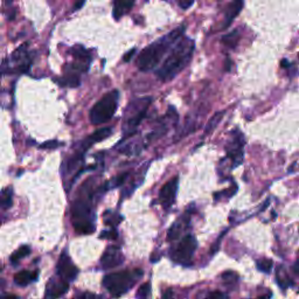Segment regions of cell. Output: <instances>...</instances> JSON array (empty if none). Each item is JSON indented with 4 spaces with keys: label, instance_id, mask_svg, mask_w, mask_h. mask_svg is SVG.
Wrapping results in <instances>:
<instances>
[{
    "label": "cell",
    "instance_id": "cell-1",
    "mask_svg": "<svg viewBox=\"0 0 299 299\" xmlns=\"http://www.w3.org/2000/svg\"><path fill=\"white\" fill-rule=\"evenodd\" d=\"M186 26H179L174 28L167 34H165L161 38L155 40L154 42L150 44L149 46L143 49L139 53L136 66L141 72L148 73L150 71L157 69L159 63L162 61L164 56L171 52V49L174 47V45L184 36Z\"/></svg>",
    "mask_w": 299,
    "mask_h": 299
},
{
    "label": "cell",
    "instance_id": "cell-2",
    "mask_svg": "<svg viewBox=\"0 0 299 299\" xmlns=\"http://www.w3.org/2000/svg\"><path fill=\"white\" fill-rule=\"evenodd\" d=\"M195 51V42L188 36H182L174 47L168 53L167 58L158 69H155V76L161 82L173 79L175 76L184 71L191 62Z\"/></svg>",
    "mask_w": 299,
    "mask_h": 299
},
{
    "label": "cell",
    "instance_id": "cell-3",
    "mask_svg": "<svg viewBox=\"0 0 299 299\" xmlns=\"http://www.w3.org/2000/svg\"><path fill=\"white\" fill-rule=\"evenodd\" d=\"M72 222L78 234L88 235L95 231V213L91 208L90 197L82 195L74 201L72 207Z\"/></svg>",
    "mask_w": 299,
    "mask_h": 299
},
{
    "label": "cell",
    "instance_id": "cell-4",
    "mask_svg": "<svg viewBox=\"0 0 299 299\" xmlns=\"http://www.w3.org/2000/svg\"><path fill=\"white\" fill-rule=\"evenodd\" d=\"M143 274L144 272L141 269L112 272L105 276L103 285L112 296L121 297L134 288V285L143 277Z\"/></svg>",
    "mask_w": 299,
    "mask_h": 299
},
{
    "label": "cell",
    "instance_id": "cell-5",
    "mask_svg": "<svg viewBox=\"0 0 299 299\" xmlns=\"http://www.w3.org/2000/svg\"><path fill=\"white\" fill-rule=\"evenodd\" d=\"M151 97L137 98L132 101L126 108L125 118L123 123V135L124 139L130 137L137 131L138 126L141 125L143 119L145 118L146 112L149 110V106L151 105Z\"/></svg>",
    "mask_w": 299,
    "mask_h": 299
},
{
    "label": "cell",
    "instance_id": "cell-6",
    "mask_svg": "<svg viewBox=\"0 0 299 299\" xmlns=\"http://www.w3.org/2000/svg\"><path fill=\"white\" fill-rule=\"evenodd\" d=\"M119 91L112 90L105 94L96 104L92 106L89 118L91 124L101 125L103 123L109 122L114 117L118 108Z\"/></svg>",
    "mask_w": 299,
    "mask_h": 299
},
{
    "label": "cell",
    "instance_id": "cell-7",
    "mask_svg": "<svg viewBox=\"0 0 299 299\" xmlns=\"http://www.w3.org/2000/svg\"><path fill=\"white\" fill-rule=\"evenodd\" d=\"M244 144L245 139L242 132L238 129L231 131L230 138L225 145V152H227L228 158L230 159L234 167H236L243 161L244 158Z\"/></svg>",
    "mask_w": 299,
    "mask_h": 299
},
{
    "label": "cell",
    "instance_id": "cell-8",
    "mask_svg": "<svg viewBox=\"0 0 299 299\" xmlns=\"http://www.w3.org/2000/svg\"><path fill=\"white\" fill-rule=\"evenodd\" d=\"M198 242L195 240L193 235H186L184 238H181L179 242L177 248L173 251V260L182 265H189L193 258V255L197 250Z\"/></svg>",
    "mask_w": 299,
    "mask_h": 299
},
{
    "label": "cell",
    "instance_id": "cell-9",
    "mask_svg": "<svg viewBox=\"0 0 299 299\" xmlns=\"http://www.w3.org/2000/svg\"><path fill=\"white\" fill-rule=\"evenodd\" d=\"M27 44L20 46L16 51L13 53L11 56V60L8 59V61L11 62L9 65H2V71H5L6 68L8 69L7 73H28L29 68H31V56H29Z\"/></svg>",
    "mask_w": 299,
    "mask_h": 299
},
{
    "label": "cell",
    "instance_id": "cell-10",
    "mask_svg": "<svg viewBox=\"0 0 299 299\" xmlns=\"http://www.w3.org/2000/svg\"><path fill=\"white\" fill-rule=\"evenodd\" d=\"M56 272H58V275L62 280L67 281L68 283L75 281L76 277H77L78 269L73 263L71 256H69L68 251L66 250V249L62 251V254L60 255L58 265H56Z\"/></svg>",
    "mask_w": 299,
    "mask_h": 299
},
{
    "label": "cell",
    "instance_id": "cell-11",
    "mask_svg": "<svg viewBox=\"0 0 299 299\" xmlns=\"http://www.w3.org/2000/svg\"><path fill=\"white\" fill-rule=\"evenodd\" d=\"M178 186L179 178L174 177L161 187L160 193H159V200H160V204L165 209L171 208L174 205L175 198H177Z\"/></svg>",
    "mask_w": 299,
    "mask_h": 299
},
{
    "label": "cell",
    "instance_id": "cell-12",
    "mask_svg": "<svg viewBox=\"0 0 299 299\" xmlns=\"http://www.w3.org/2000/svg\"><path fill=\"white\" fill-rule=\"evenodd\" d=\"M124 263V255L121 249L115 245H110L105 249L101 257V265L103 269H112Z\"/></svg>",
    "mask_w": 299,
    "mask_h": 299
},
{
    "label": "cell",
    "instance_id": "cell-13",
    "mask_svg": "<svg viewBox=\"0 0 299 299\" xmlns=\"http://www.w3.org/2000/svg\"><path fill=\"white\" fill-rule=\"evenodd\" d=\"M69 289V283L62 280L60 276L52 277L47 283L45 291V299H58L66 294Z\"/></svg>",
    "mask_w": 299,
    "mask_h": 299
},
{
    "label": "cell",
    "instance_id": "cell-14",
    "mask_svg": "<svg viewBox=\"0 0 299 299\" xmlns=\"http://www.w3.org/2000/svg\"><path fill=\"white\" fill-rule=\"evenodd\" d=\"M242 8H243V0H232L230 4L228 5L224 13V28H227L234 21V19L240 14Z\"/></svg>",
    "mask_w": 299,
    "mask_h": 299
},
{
    "label": "cell",
    "instance_id": "cell-15",
    "mask_svg": "<svg viewBox=\"0 0 299 299\" xmlns=\"http://www.w3.org/2000/svg\"><path fill=\"white\" fill-rule=\"evenodd\" d=\"M135 5V0H114V18L119 20L128 14Z\"/></svg>",
    "mask_w": 299,
    "mask_h": 299
},
{
    "label": "cell",
    "instance_id": "cell-16",
    "mask_svg": "<svg viewBox=\"0 0 299 299\" xmlns=\"http://www.w3.org/2000/svg\"><path fill=\"white\" fill-rule=\"evenodd\" d=\"M38 271H28V270H22L15 274L14 276V283L19 287H26V285L33 283L38 280Z\"/></svg>",
    "mask_w": 299,
    "mask_h": 299
},
{
    "label": "cell",
    "instance_id": "cell-17",
    "mask_svg": "<svg viewBox=\"0 0 299 299\" xmlns=\"http://www.w3.org/2000/svg\"><path fill=\"white\" fill-rule=\"evenodd\" d=\"M112 132H114V129L112 128H102L96 130L94 134H91L89 137L85 138V141L88 142V144H90L91 146L96 144V143H99L104 139L109 138L111 136Z\"/></svg>",
    "mask_w": 299,
    "mask_h": 299
},
{
    "label": "cell",
    "instance_id": "cell-18",
    "mask_svg": "<svg viewBox=\"0 0 299 299\" xmlns=\"http://www.w3.org/2000/svg\"><path fill=\"white\" fill-rule=\"evenodd\" d=\"M238 41H240V33H238V31H236V29L230 33H228V34H225L224 36H222V39H221L222 44H224L225 47L231 48V49H234L235 47H236Z\"/></svg>",
    "mask_w": 299,
    "mask_h": 299
},
{
    "label": "cell",
    "instance_id": "cell-19",
    "mask_svg": "<svg viewBox=\"0 0 299 299\" xmlns=\"http://www.w3.org/2000/svg\"><path fill=\"white\" fill-rule=\"evenodd\" d=\"M225 112L224 111H219L215 115H213L211 119L207 122V124H206L205 128V135H211L213 131L215 130V129L218 128V125L220 124L222 117H224Z\"/></svg>",
    "mask_w": 299,
    "mask_h": 299
},
{
    "label": "cell",
    "instance_id": "cell-20",
    "mask_svg": "<svg viewBox=\"0 0 299 299\" xmlns=\"http://www.w3.org/2000/svg\"><path fill=\"white\" fill-rule=\"evenodd\" d=\"M31 254V248L28 247V245H24V247L19 248L18 250L14 251L11 256V263L13 265H16L19 263L20 261L24 260L25 257H27V256Z\"/></svg>",
    "mask_w": 299,
    "mask_h": 299
},
{
    "label": "cell",
    "instance_id": "cell-21",
    "mask_svg": "<svg viewBox=\"0 0 299 299\" xmlns=\"http://www.w3.org/2000/svg\"><path fill=\"white\" fill-rule=\"evenodd\" d=\"M12 189L5 188L1 193V207L2 209H8L12 206Z\"/></svg>",
    "mask_w": 299,
    "mask_h": 299
},
{
    "label": "cell",
    "instance_id": "cell-22",
    "mask_svg": "<svg viewBox=\"0 0 299 299\" xmlns=\"http://www.w3.org/2000/svg\"><path fill=\"white\" fill-rule=\"evenodd\" d=\"M198 299H229V297L221 291H208L201 294Z\"/></svg>",
    "mask_w": 299,
    "mask_h": 299
},
{
    "label": "cell",
    "instance_id": "cell-23",
    "mask_svg": "<svg viewBox=\"0 0 299 299\" xmlns=\"http://www.w3.org/2000/svg\"><path fill=\"white\" fill-rule=\"evenodd\" d=\"M256 265H257V269L264 274H269L272 269V263L271 260H268V258H262V260H258L256 262Z\"/></svg>",
    "mask_w": 299,
    "mask_h": 299
},
{
    "label": "cell",
    "instance_id": "cell-24",
    "mask_svg": "<svg viewBox=\"0 0 299 299\" xmlns=\"http://www.w3.org/2000/svg\"><path fill=\"white\" fill-rule=\"evenodd\" d=\"M150 292H151V284L145 283L139 288V290L137 292V297L138 299H146L149 297Z\"/></svg>",
    "mask_w": 299,
    "mask_h": 299
},
{
    "label": "cell",
    "instance_id": "cell-25",
    "mask_svg": "<svg viewBox=\"0 0 299 299\" xmlns=\"http://www.w3.org/2000/svg\"><path fill=\"white\" fill-rule=\"evenodd\" d=\"M117 236H118V234H117V231H116V229L115 228H111V229H109V230H105V231H103L102 234H101V238H106V240H115V238H117Z\"/></svg>",
    "mask_w": 299,
    "mask_h": 299
},
{
    "label": "cell",
    "instance_id": "cell-26",
    "mask_svg": "<svg viewBox=\"0 0 299 299\" xmlns=\"http://www.w3.org/2000/svg\"><path fill=\"white\" fill-rule=\"evenodd\" d=\"M62 143H60L58 141H49V142H45L40 145V149H45V150H52V149H56L59 146H61Z\"/></svg>",
    "mask_w": 299,
    "mask_h": 299
},
{
    "label": "cell",
    "instance_id": "cell-27",
    "mask_svg": "<svg viewBox=\"0 0 299 299\" xmlns=\"http://www.w3.org/2000/svg\"><path fill=\"white\" fill-rule=\"evenodd\" d=\"M77 299H103L99 295L92 294V292H82L77 296Z\"/></svg>",
    "mask_w": 299,
    "mask_h": 299
},
{
    "label": "cell",
    "instance_id": "cell-28",
    "mask_svg": "<svg viewBox=\"0 0 299 299\" xmlns=\"http://www.w3.org/2000/svg\"><path fill=\"white\" fill-rule=\"evenodd\" d=\"M178 5L180 6V8L182 9H188L189 7H192L194 4V0H177Z\"/></svg>",
    "mask_w": 299,
    "mask_h": 299
},
{
    "label": "cell",
    "instance_id": "cell-29",
    "mask_svg": "<svg viewBox=\"0 0 299 299\" xmlns=\"http://www.w3.org/2000/svg\"><path fill=\"white\" fill-rule=\"evenodd\" d=\"M85 4V0H75L74 6H73V11H78L83 7V5Z\"/></svg>",
    "mask_w": 299,
    "mask_h": 299
},
{
    "label": "cell",
    "instance_id": "cell-30",
    "mask_svg": "<svg viewBox=\"0 0 299 299\" xmlns=\"http://www.w3.org/2000/svg\"><path fill=\"white\" fill-rule=\"evenodd\" d=\"M135 53H136V48H134V49H132V51L126 53L125 56H124V62H129V61H130V60L132 59V56L135 55Z\"/></svg>",
    "mask_w": 299,
    "mask_h": 299
},
{
    "label": "cell",
    "instance_id": "cell-31",
    "mask_svg": "<svg viewBox=\"0 0 299 299\" xmlns=\"http://www.w3.org/2000/svg\"><path fill=\"white\" fill-rule=\"evenodd\" d=\"M162 298H164V299H174L173 292H172L171 289H168V290H166L164 292V295H162Z\"/></svg>",
    "mask_w": 299,
    "mask_h": 299
},
{
    "label": "cell",
    "instance_id": "cell-32",
    "mask_svg": "<svg viewBox=\"0 0 299 299\" xmlns=\"http://www.w3.org/2000/svg\"><path fill=\"white\" fill-rule=\"evenodd\" d=\"M1 299H22V298H20V297H18V296L12 295V294H6V295L1 296Z\"/></svg>",
    "mask_w": 299,
    "mask_h": 299
},
{
    "label": "cell",
    "instance_id": "cell-33",
    "mask_svg": "<svg viewBox=\"0 0 299 299\" xmlns=\"http://www.w3.org/2000/svg\"><path fill=\"white\" fill-rule=\"evenodd\" d=\"M292 65H290V62L288 61V60H283V61H282V67L283 68H285V69H289L291 67Z\"/></svg>",
    "mask_w": 299,
    "mask_h": 299
},
{
    "label": "cell",
    "instance_id": "cell-34",
    "mask_svg": "<svg viewBox=\"0 0 299 299\" xmlns=\"http://www.w3.org/2000/svg\"><path fill=\"white\" fill-rule=\"evenodd\" d=\"M292 269H294V271L299 276V261L294 265V268H292Z\"/></svg>",
    "mask_w": 299,
    "mask_h": 299
},
{
    "label": "cell",
    "instance_id": "cell-35",
    "mask_svg": "<svg viewBox=\"0 0 299 299\" xmlns=\"http://www.w3.org/2000/svg\"><path fill=\"white\" fill-rule=\"evenodd\" d=\"M225 69H227V71L230 69V60L229 59H227V62H225Z\"/></svg>",
    "mask_w": 299,
    "mask_h": 299
},
{
    "label": "cell",
    "instance_id": "cell-36",
    "mask_svg": "<svg viewBox=\"0 0 299 299\" xmlns=\"http://www.w3.org/2000/svg\"><path fill=\"white\" fill-rule=\"evenodd\" d=\"M256 299H270L269 297H260V298H256Z\"/></svg>",
    "mask_w": 299,
    "mask_h": 299
}]
</instances>
